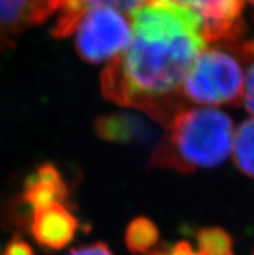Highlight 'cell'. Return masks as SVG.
I'll use <instances>...</instances> for the list:
<instances>
[{
    "mask_svg": "<svg viewBox=\"0 0 254 255\" xmlns=\"http://www.w3.org/2000/svg\"><path fill=\"white\" fill-rule=\"evenodd\" d=\"M203 35L135 36L100 74L104 99L168 127L183 109L184 78L205 49Z\"/></svg>",
    "mask_w": 254,
    "mask_h": 255,
    "instance_id": "obj_1",
    "label": "cell"
},
{
    "mask_svg": "<svg viewBox=\"0 0 254 255\" xmlns=\"http://www.w3.org/2000/svg\"><path fill=\"white\" fill-rule=\"evenodd\" d=\"M166 128L156 142L149 167L192 174L223 163L234 145V123L221 110L183 108Z\"/></svg>",
    "mask_w": 254,
    "mask_h": 255,
    "instance_id": "obj_2",
    "label": "cell"
},
{
    "mask_svg": "<svg viewBox=\"0 0 254 255\" xmlns=\"http://www.w3.org/2000/svg\"><path fill=\"white\" fill-rule=\"evenodd\" d=\"M245 77L239 58L221 48L204 49L184 78L182 95L204 105H238Z\"/></svg>",
    "mask_w": 254,
    "mask_h": 255,
    "instance_id": "obj_3",
    "label": "cell"
},
{
    "mask_svg": "<svg viewBox=\"0 0 254 255\" xmlns=\"http://www.w3.org/2000/svg\"><path fill=\"white\" fill-rule=\"evenodd\" d=\"M78 56L96 65L112 61L132 40V26L125 14L109 6H91L82 14L74 31Z\"/></svg>",
    "mask_w": 254,
    "mask_h": 255,
    "instance_id": "obj_4",
    "label": "cell"
},
{
    "mask_svg": "<svg viewBox=\"0 0 254 255\" xmlns=\"http://www.w3.org/2000/svg\"><path fill=\"white\" fill-rule=\"evenodd\" d=\"M70 189L62 172L52 162H43L23 180L22 192L10 207V217L17 226H29L30 217L56 204L70 206Z\"/></svg>",
    "mask_w": 254,
    "mask_h": 255,
    "instance_id": "obj_5",
    "label": "cell"
},
{
    "mask_svg": "<svg viewBox=\"0 0 254 255\" xmlns=\"http://www.w3.org/2000/svg\"><path fill=\"white\" fill-rule=\"evenodd\" d=\"M149 1V0H148ZM196 10L203 19V35L206 42L232 45L247 31L243 0H170Z\"/></svg>",
    "mask_w": 254,
    "mask_h": 255,
    "instance_id": "obj_6",
    "label": "cell"
},
{
    "mask_svg": "<svg viewBox=\"0 0 254 255\" xmlns=\"http://www.w3.org/2000/svg\"><path fill=\"white\" fill-rule=\"evenodd\" d=\"M62 0H0V56L16 45L23 32L48 19Z\"/></svg>",
    "mask_w": 254,
    "mask_h": 255,
    "instance_id": "obj_7",
    "label": "cell"
},
{
    "mask_svg": "<svg viewBox=\"0 0 254 255\" xmlns=\"http://www.w3.org/2000/svg\"><path fill=\"white\" fill-rule=\"evenodd\" d=\"M27 227L39 246L55 252L73 243L79 220L71 213L69 205L56 204L31 214Z\"/></svg>",
    "mask_w": 254,
    "mask_h": 255,
    "instance_id": "obj_8",
    "label": "cell"
},
{
    "mask_svg": "<svg viewBox=\"0 0 254 255\" xmlns=\"http://www.w3.org/2000/svg\"><path fill=\"white\" fill-rule=\"evenodd\" d=\"M93 126L100 139L114 144L147 145L157 139V132L149 121L129 112L97 117Z\"/></svg>",
    "mask_w": 254,
    "mask_h": 255,
    "instance_id": "obj_9",
    "label": "cell"
},
{
    "mask_svg": "<svg viewBox=\"0 0 254 255\" xmlns=\"http://www.w3.org/2000/svg\"><path fill=\"white\" fill-rule=\"evenodd\" d=\"M158 241L160 231L149 218H134L126 227L125 244L132 255L148 254L158 245Z\"/></svg>",
    "mask_w": 254,
    "mask_h": 255,
    "instance_id": "obj_10",
    "label": "cell"
},
{
    "mask_svg": "<svg viewBox=\"0 0 254 255\" xmlns=\"http://www.w3.org/2000/svg\"><path fill=\"white\" fill-rule=\"evenodd\" d=\"M232 149L236 167L254 178V118L244 121L236 129Z\"/></svg>",
    "mask_w": 254,
    "mask_h": 255,
    "instance_id": "obj_11",
    "label": "cell"
},
{
    "mask_svg": "<svg viewBox=\"0 0 254 255\" xmlns=\"http://www.w3.org/2000/svg\"><path fill=\"white\" fill-rule=\"evenodd\" d=\"M196 241L200 252L205 255H235L231 235L219 227L200 228Z\"/></svg>",
    "mask_w": 254,
    "mask_h": 255,
    "instance_id": "obj_12",
    "label": "cell"
},
{
    "mask_svg": "<svg viewBox=\"0 0 254 255\" xmlns=\"http://www.w3.org/2000/svg\"><path fill=\"white\" fill-rule=\"evenodd\" d=\"M83 1L88 6H109L123 14H132L144 4L148 3V0H83Z\"/></svg>",
    "mask_w": 254,
    "mask_h": 255,
    "instance_id": "obj_13",
    "label": "cell"
},
{
    "mask_svg": "<svg viewBox=\"0 0 254 255\" xmlns=\"http://www.w3.org/2000/svg\"><path fill=\"white\" fill-rule=\"evenodd\" d=\"M244 107L248 113L254 116V61L247 71L244 84Z\"/></svg>",
    "mask_w": 254,
    "mask_h": 255,
    "instance_id": "obj_14",
    "label": "cell"
},
{
    "mask_svg": "<svg viewBox=\"0 0 254 255\" xmlns=\"http://www.w3.org/2000/svg\"><path fill=\"white\" fill-rule=\"evenodd\" d=\"M66 255H114L110 248L104 243H93L70 250Z\"/></svg>",
    "mask_w": 254,
    "mask_h": 255,
    "instance_id": "obj_15",
    "label": "cell"
},
{
    "mask_svg": "<svg viewBox=\"0 0 254 255\" xmlns=\"http://www.w3.org/2000/svg\"><path fill=\"white\" fill-rule=\"evenodd\" d=\"M230 48L235 52L236 55L245 58V60L254 58V36L243 43H236V44L230 45Z\"/></svg>",
    "mask_w": 254,
    "mask_h": 255,
    "instance_id": "obj_16",
    "label": "cell"
},
{
    "mask_svg": "<svg viewBox=\"0 0 254 255\" xmlns=\"http://www.w3.org/2000/svg\"><path fill=\"white\" fill-rule=\"evenodd\" d=\"M174 252L175 255H205L203 252H196L192 245L187 241H179L174 245Z\"/></svg>",
    "mask_w": 254,
    "mask_h": 255,
    "instance_id": "obj_17",
    "label": "cell"
},
{
    "mask_svg": "<svg viewBox=\"0 0 254 255\" xmlns=\"http://www.w3.org/2000/svg\"><path fill=\"white\" fill-rule=\"evenodd\" d=\"M148 255H175L174 252V245L169 243H162L158 244L155 249L151 250L148 253Z\"/></svg>",
    "mask_w": 254,
    "mask_h": 255,
    "instance_id": "obj_18",
    "label": "cell"
},
{
    "mask_svg": "<svg viewBox=\"0 0 254 255\" xmlns=\"http://www.w3.org/2000/svg\"><path fill=\"white\" fill-rule=\"evenodd\" d=\"M249 3H252V4H254V0H248Z\"/></svg>",
    "mask_w": 254,
    "mask_h": 255,
    "instance_id": "obj_19",
    "label": "cell"
}]
</instances>
